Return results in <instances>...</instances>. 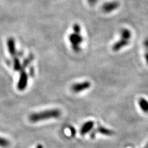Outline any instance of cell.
<instances>
[{
	"label": "cell",
	"mask_w": 148,
	"mask_h": 148,
	"mask_svg": "<svg viewBox=\"0 0 148 148\" xmlns=\"http://www.w3.org/2000/svg\"><path fill=\"white\" fill-rule=\"evenodd\" d=\"M14 70L17 71H21L22 69L19 59H18V58H14Z\"/></svg>",
	"instance_id": "cell-11"
},
{
	"label": "cell",
	"mask_w": 148,
	"mask_h": 148,
	"mask_svg": "<svg viewBox=\"0 0 148 148\" xmlns=\"http://www.w3.org/2000/svg\"><path fill=\"white\" fill-rule=\"evenodd\" d=\"M143 148H148V142H147V143L146 144V145L144 147H143Z\"/></svg>",
	"instance_id": "cell-19"
},
{
	"label": "cell",
	"mask_w": 148,
	"mask_h": 148,
	"mask_svg": "<svg viewBox=\"0 0 148 148\" xmlns=\"http://www.w3.org/2000/svg\"><path fill=\"white\" fill-rule=\"evenodd\" d=\"M144 45L145 46V47L146 48V49H148V38L145 40V42H144Z\"/></svg>",
	"instance_id": "cell-17"
},
{
	"label": "cell",
	"mask_w": 148,
	"mask_h": 148,
	"mask_svg": "<svg viewBox=\"0 0 148 148\" xmlns=\"http://www.w3.org/2000/svg\"><path fill=\"white\" fill-rule=\"evenodd\" d=\"M132 38V33L127 29H122L120 33V38L119 40L115 42L112 47V49L114 52H117L123 48L128 45Z\"/></svg>",
	"instance_id": "cell-2"
},
{
	"label": "cell",
	"mask_w": 148,
	"mask_h": 148,
	"mask_svg": "<svg viewBox=\"0 0 148 148\" xmlns=\"http://www.w3.org/2000/svg\"><path fill=\"white\" fill-rule=\"evenodd\" d=\"M8 45V48L9 53L12 56L16 55V45H15V41L12 38H9L7 41Z\"/></svg>",
	"instance_id": "cell-9"
},
{
	"label": "cell",
	"mask_w": 148,
	"mask_h": 148,
	"mask_svg": "<svg viewBox=\"0 0 148 148\" xmlns=\"http://www.w3.org/2000/svg\"><path fill=\"white\" fill-rule=\"evenodd\" d=\"M69 40L71 44L72 49L76 53H78L81 50V44L83 41V38L81 33L73 32L69 36Z\"/></svg>",
	"instance_id": "cell-3"
},
{
	"label": "cell",
	"mask_w": 148,
	"mask_h": 148,
	"mask_svg": "<svg viewBox=\"0 0 148 148\" xmlns=\"http://www.w3.org/2000/svg\"><path fill=\"white\" fill-rule=\"evenodd\" d=\"M36 148H43V146L41 145H39L38 146H37V147Z\"/></svg>",
	"instance_id": "cell-18"
},
{
	"label": "cell",
	"mask_w": 148,
	"mask_h": 148,
	"mask_svg": "<svg viewBox=\"0 0 148 148\" xmlns=\"http://www.w3.org/2000/svg\"><path fill=\"white\" fill-rule=\"evenodd\" d=\"M97 133H99L101 134V135H105V136H111L114 134V132L112 130H111L105 127L102 126L101 125H98V126L97 127V128L92 132V133L90 135L91 138L92 139L95 138Z\"/></svg>",
	"instance_id": "cell-5"
},
{
	"label": "cell",
	"mask_w": 148,
	"mask_h": 148,
	"mask_svg": "<svg viewBox=\"0 0 148 148\" xmlns=\"http://www.w3.org/2000/svg\"><path fill=\"white\" fill-rule=\"evenodd\" d=\"M119 7V3L117 1H110L103 4L102 9L104 12L109 13L115 11Z\"/></svg>",
	"instance_id": "cell-7"
},
{
	"label": "cell",
	"mask_w": 148,
	"mask_h": 148,
	"mask_svg": "<svg viewBox=\"0 0 148 148\" xmlns=\"http://www.w3.org/2000/svg\"><path fill=\"white\" fill-rule=\"evenodd\" d=\"M34 59V56L33 55H30L29 57L27 58L25 61H24V62H23V64H22V69H25V67H27L28 66V65H29L32 61V60H33Z\"/></svg>",
	"instance_id": "cell-12"
},
{
	"label": "cell",
	"mask_w": 148,
	"mask_h": 148,
	"mask_svg": "<svg viewBox=\"0 0 148 148\" xmlns=\"http://www.w3.org/2000/svg\"><path fill=\"white\" fill-rule=\"evenodd\" d=\"M60 115H61V111L59 110L52 109L32 114L29 117V119L32 122H37L52 118H58Z\"/></svg>",
	"instance_id": "cell-1"
},
{
	"label": "cell",
	"mask_w": 148,
	"mask_h": 148,
	"mask_svg": "<svg viewBox=\"0 0 148 148\" xmlns=\"http://www.w3.org/2000/svg\"><path fill=\"white\" fill-rule=\"evenodd\" d=\"M145 61L146 62V64L148 66V49H147L145 53Z\"/></svg>",
	"instance_id": "cell-14"
},
{
	"label": "cell",
	"mask_w": 148,
	"mask_h": 148,
	"mask_svg": "<svg viewBox=\"0 0 148 148\" xmlns=\"http://www.w3.org/2000/svg\"><path fill=\"white\" fill-rule=\"evenodd\" d=\"M70 130H71V131L72 135L73 136H75V133H76L75 128H74L73 127H70Z\"/></svg>",
	"instance_id": "cell-15"
},
{
	"label": "cell",
	"mask_w": 148,
	"mask_h": 148,
	"mask_svg": "<svg viewBox=\"0 0 148 148\" xmlns=\"http://www.w3.org/2000/svg\"><path fill=\"white\" fill-rule=\"evenodd\" d=\"M91 87V83L88 81H84L80 83H77L73 85L71 87V90L74 92H80L89 89Z\"/></svg>",
	"instance_id": "cell-4"
},
{
	"label": "cell",
	"mask_w": 148,
	"mask_h": 148,
	"mask_svg": "<svg viewBox=\"0 0 148 148\" xmlns=\"http://www.w3.org/2000/svg\"><path fill=\"white\" fill-rule=\"evenodd\" d=\"M138 106L143 112L148 113V101L144 98H140L138 100Z\"/></svg>",
	"instance_id": "cell-10"
},
{
	"label": "cell",
	"mask_w": 148,
	"mask_h": 148,
	"mask_svg": "<svg viewBox=\"0 0 148 148\" xmlns=\"http://www.w3.org/2000/svg\"><path fill=\"white\" fill-rule=\"evenodd\" d=\"M9 141L6 140L5 138H3L2 137H0V146L6 147L9 146Z\"/></svg>",
	"instance_id": "cell-13"
},
{
	"label": "cell",
	"mask_w": 148,
	"mask_h": 148,
	"mask_svg": "<svg viewBox=\"0 0 148 148\" xmlns=\"http://www.w3.org/2000/svg\"><path fill=\"white\" fill-rule=\"evenodd\" d=\"M95 125V122L92 120H89V121L86 122L85 123L83 124V125L80 129V134L83 136L85 135L88 133L91 132L93 129Z\"/></svg>",
	"instance_id": "cell-8"
},
{
	"label": "cell",
	"mask_w": 148,
	"mask_h": 148,
	"mask_svg": "<svg viewBox=\"0 0 148 148\" xmlns=\"http://www.w3.org/2000/svg\"><path fill=\"white\" fill-rule=\"evenodd\" d=\"M88 2L90 5H94L97 2V0H88Z\"/></svg>",
	"instance_id": "cell-16"
},
{
	"label": "cell",
	"mask_w": 148,
	"mask_h": 148,
	"mask_svg": "<svg viewBox=\"0 0 148 148\" xmlns=\"http://www.w3.org/2000/svg\"><path fill=\"white\" fill-rule=\"evenodd\" d=\"M28 83V75L25 71H22L19 80H18L17 84V88L20 91H24L27 86Z\"/></svg>",
	"instance_id": "cell-6"
}]
</instances>
